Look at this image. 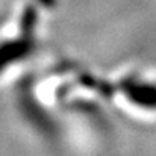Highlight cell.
Returning <instances> with one entry per match:
<instances>
[{"mask_svg":"<svg viewBox=\"0 0 156 156\" xmlns=\"http://www.w3.org/2000/svg\"><path fill=\"white\" fill-rule=\"evenodd\" d=\"M37 21V12L34 8H29L24 12V21H23V34L18 40L9 41L3 46H0V70L9 65L11 62L18 61L20 58L29 55L32 50V34L34 26Z\"/></svg>","mask_w":156,"mask_h":156,"instance_id":"1","label":"cell"},{"mask_svg":"<svg viewBox=\"0 0 156 156\" xmlns=\"http://www.w3.org/2000/svg\"><path fill=\"white\" fill-rule=\"evenodd\" d=\"M126 96L143 108L155 109L156 108V85L144 82H129L124 85Z\"/></svg>","mask_w":156,"mask_h":156,"instance_id":"2","label":"cell"}]
</instances>
